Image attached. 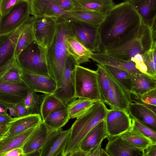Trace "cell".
<instances>
[{
    "mask_svg": "<svg viewBox=\"0 0 156 156\" xmlns=\"http://www.w3.org/2000/svg\"><path fill=\"white\" fill-rule=\"evenodd\" d=\"M142 23L129 0L115 4L98 25V52H105L129 42L137 35Z\"/></svg>",
    "mask_w": 156,
    "mask_h": 156,
    "instance_id": "obj_1",
    "label": "cell"
},
{
    "mask_svg": "<svg viewBox=\"0 0 156 156\" xmlns=\"http://www.w3.org/2000/svg\"><path fill=\"white\" fill-rule=\"evenodd\" d=\"M72 34L68 21L60 17L57 19L55 33L50 45L46 49V57L48 75L56 82L63 73L69 55L66 42L68 34Z\"/></svg>",
    "mask_w": 156,
    "mask_h": 156,
    "instance_id": "obj_2",
    "label": "cell"
},
{
    "mask_svg": "<svg viewBox=\"0 0 156 156\" xmlns=\"http://www.w3.org/2000/svg\"><path fill=\"white\" fill-rule=\"evenodd\" d=\"M108 109L105 103L101 101H98L77 119L70 128L69 136L64 151L65 156L79 148L87 134L105 119Z\"/></svg>",
    "mask_w": 156,
    "mask_h": 156,
    "instance_id": "obj_3",
    "label": "cell"
},
{
    "mask_svg": "<svg viewBox=\"0 0 156 156\" xmlns=\"http://www.w3.org/2000/svg\"><path fill=\"white\" fill-rule=\"evenodd\" d=\"M155 37V30L143 22L135 37L120 47L105 53L119 59L130 61L136 55L143 56L151 49L156 42Z\"/></svg>",
    "mask_w": 156,
    "mask_h": 156,
    "instance_id": "obj_4",
    "label": "cell"
},
{
    "mask_svg": "<svg viewBox=\"0 0 156 156\" xmlns=\"http://www.w3.org/2000/svg\"><path fill=\"white\" fill-rule=\"evenodd\" d=\"M16 59L24 71L33 74L48 75L46 49L35 41L21 51Z\"/></svg>",
    "mask_w": 156,
    "mask_h": 156,
    "instance_id": "obj_5",
    "label": "cell"
},
{
    "mask_svg": "<svg viewBox=\"0 0 156 156\" xmlns=\"http://www.w3.org/2000/svg\"><path fill=\"white\" fill-rule=\"evenodd\" d=\"M75 81L76 98H86L96 102L101 101L96 71L76 65Z\"/></svg>",
    "mask_w": 156,
    "mask_h": 156,
    "instance_id": "obj_6",
    "label": "cell"
},
{
    "mask_svg": "<svg viewBox=\"0 0 156 156\" xmlns=\"http://www.w3.org/2000/svg\"><path fill=\"white\" fill-rule=\"evenodd\" d=\"M76 65L74 59L69 54L65 62L63 73L56 82V87L53 94L65 105H67L76 99L75 69Z\"/></svg>",
    "mask_w": 156,
    "mask_h": 156,
    "instance_id": "obj_7",
    "label": "cell"
},
{
    "mask_svg": "<svg viewBox=\"0 0 156 156\" xmlns=\"http://www.w3.org/2000/svg\"><path fill=\"white\" fill-rule=\"evenodd\" d=\"M34 19V16H30L15 31L7 34L0 35V76L15 61V49L18 37L23 30L32 23Z\"/></svg>",
    "mask_w": 156,
    "mask_h": 156,
    "instance_id": "obj_8",
    "label": "cell"
},
{
    "mask_svg": "<svg viewBox=\"0 0 156 156\" xmlns=\"http://www.w3.org/2000/svg\"><path fill=\"white\" fill-rule=\"evenodd\" d=\"M30 0H19L0 20V35L10 33L19 28L30 17Z\"/></svg>",
    "mask_w": 156,
    "mask_h": 156,
    "instance_id": "obj_9",
    "label": "cell"
},
{
    "mask_svg": "<svg viewBox=\"0 0 156 156\" xmlns=\"http://www.w3.org/2000/svg\"><path fill=\"white\" fill-rule=\"evenodd\" d=\"M67 20L72 35L91 52H98L100 46L98 26Z\"/></svg>",
    "mask_w": 156,
    "mask_h": 156,
    "instance_id": "obj_10",
    "label": "cell"
},
{
    "mask_svg": "<svg viewBox=\"0 0 156 156\" xmlns=\"http://www.w3.org/2000/svg\"><path fill=\"white\" fill-rule=\"evenodd\" d=\"M57 18L46 16H34L32 27L35 41L46 49L54 38Z\"/></svg>",
    "mask_w": 156,
    "mask_h": 156,
    "instance_id": "obj_11",
    "label": "cell"
},
{
    "mask_svg": "<svg viewBox=\"0 0 156 156\" xmlns=\"http://www.w3.org/2000/svg\"><path fill=\"white\" fill-rule=\"evenodd\" d=\"M104 120L108 139L119 136L132 126V118L128 112L123 110L108 109Z\"/></svg>",
    "mask_w": 156,
    "mask_h": 156,
    "instance_id": "obj_12",
    "label": "cell"
},
{
    "mask_svg": "<svg viewBox=\"0 0 156 156\" xmlns=\"http://www.w3.org/2000/svg\"><path fill=\"white\" fill-rule=\"evenodd\" d=\"M31 90L23 80L16 83L0 80V101L13 105L22 103Z\"/></svg>",
    "mask_w": 156,
    "mask_h": 156,
    "instance_id": "obj_13",
    "label": "cell"
},
{
    "mask_svg": "<svg viewBox=\"0 0 156 156\" xmlns=\"http://www.w3.org/2000/svg\"><path fill=\"white\" fill-rule=\"evenodd\" d=\"M107 71L110 80V86L105 103L109 106L111 108L123 110L128 112L129 105L132 101L131 94L125 90Z\"/></svg>",
    "mask_w": 156,
    "mask_h": 156,
    "instance_id": "obj_14",
    "label": "cell"
},
{
    "mask_svg": "<svg viewBox=\"0 0 156 156\" xmlns=\"http://www.w3.org/2000/svg\"><path fill=\"white\" fill-rule=\"evenodd\" d=\"M59 129L51 128L43 121L36 127L22 148L26 154L41 149Z\"/></svg>",
    "mask_w": 156,
    "mask_h": 156,
    "instance_id": "obj_15",
    "label": "cell"
},
{
    "mask_svg": "<svg viewBox=\"0 0 156 156\" xmlns=\"http://www.w3.org/2000/svg\"><path fill=\"white\" fill-rule=\"evenodd\" d=\"M23 80L31 90L44 94H53L56 87V81L48 75L30 73L22 70Z\"/></svg>",
    "mask_w": 156,
    "mask_h": 156,
    "instance_id": "obj_16",
    "label": "cell"
},
{
    "mask_svg": "<svg viewBox=\"0 0 156 156\" xmlns=\"http://www.w3.org/2000/svg\"><path fill=\"white\" fill-rule=\"evenodd\" d=\"M108 140L105 150L110 156H144V150L130 144L120 136Z\"/></svg>",
    "mask_w": 156,
    "mask_h": 156,
    "instance_id": "obj_17",
    "label": "cell"
},
{
    "mask_svg": "<svg viewBox=\"0 0 156 156\" xmlns=\"http://www.w3.org/2000/svg\"><path fill=\"white\" fill-rule=\"evenodd\" d=\"M129 104L128 113L132 118L156 131V113L144 104L135 101Z\"/></svg>",
    "mask_w": 156,
    "mask_h": 156,
    "instance_id": "obj_18",
    "label": "cell"
},
{
    "mask_svg": "<svg viewBox=\"0 0 156 156\" xmlns=\"http://www.w3.org/2000/svg\"><path fill=\"white\" fill-rule=\"evenodd\" d=\"M30 14L35 16L62 17L65 12L54 0H30Z\"/></svg>",
    "mask_w": 156,
    "mask_h": 156,
    "instance_id": "obj_19",
    "label": "cell"
},
{
    "mask_svg": "<svg viewBox=\"0 0 156 156\" xmlns=\"http://www.w3.org/2000/svg\"><path fill=\"white\" fill-rule=\"evenodd\" d=\"M70 131V128L65 130L59 129L42 148L41 156H57L64 151Z\"/></svg>",
    "mask_w": 156,
    "mask_h": 156,
    "instance_id": "obj_20",
    "label": "cell"
},
{
    "mask_svg": "<svg viewBox=\"0 0 156 156\" xmlns=\"http://www.w3.org/2000/svg\"><path fill=\"white\" fill-rule=\"evenodd\" d=\"M42 121L40 115L39 114H30L13 118L9 125L8 131L4 138L12 137L30 128L36 127Z\"/></svg>",
    "mask_w": 156,
    "mask_h": 156,
    "instance_id": "obj_21",
    "label": "cell"
},
{
    "mask_svg": "<svg viewBox=\"0 0 156 156\" xmlns=\"http://www.w3.org/2000/svg\"><path fill=\"white\" fill-rule=\"evenodd\" d=\"M142 22L156 30V0H129Z\"/></svg>",
    "mask_w": 156,
    "mask_h": 156,
    "instance_id": "obj_22",
    "label": "cell"
},
{
    "mask_svg": "<svg viewBox=\"0 0 156 156\" xmlns=\"http://www.w3.org/2000/svg\"><path fill=\"white\" fill-rule=\"evenodd\" d=\"M66 42L69 54L74 59L77 65L90 61L93 52L85 47L73 35L68 34Z\"/></svg>",
    "mask_w": 156,
    "mask_h": 156,
    "instance_id": "obj_23",
    "label": "cell"
},
{
    "mask_svg": "<svg viewBox=\"0 0 156 156\" xmlns=\"http://www.w3.org/2000/svg\"><path fill=\"white\" fill-rule=\"evenodd\" d=\"M108 137L104 120L87 134L81 142L79 148L85 151L90 152Z\"/></svg>",
    "mask_w": 156,
    "mask_h": 156,
    "instance_id": "obj_24",
    "label": "cell"
},
{
    "mask_svg": "<svg viewBox=\"0 0 156 156\" xmlns=\"http://www.w3.org/2000/svg\"><path fill=\"white\" fill-rule=\"evenodd\" d=\"M91 59L102 65L112 66L134 73H142L136 68L135 64L133 62L123 61L105 52L93 53Z\"/></svg>",
    "mask_w": 156,
    "mask_h": 156,
    "instance_id": "obj_25",
    "label": "cell"
},
{
    "mask_svg": "<svg viewBox=\"0 0 156 156\" xmlns=\"http://www.w3.org/2000/svg\"><path fill=\"white\" fill-rule=\"evenodd\" d=\"M155 89L156 78L143 73L133 74L131 94L140 99L144 94Z\"/></svg>",
    "mask_w": 156,
    "mask_h": 156,
    "instance_id": "obj_26",
    "label": "cell"
},
{
    "mask_svg": "<svg viewBox=\"0 0 156 156\" xmlns=\"http://www.w3.org/2000/svg\"><path fill=\"white\" fill-rule=\"evenodd\" d=\"M106 13L97 11L78 9L65 12L62 18L68 20H74L98 26L103 21Z\"/></svg>",
    "mask_w": 156,
    "mask_h": 156,
    "instance_id": "obj_27",
    "label": "cell"
},
{
    "mask_svg": "<svg viewBox=\"0 0 156 156\" xmlns=\"http://www.w3.org/2000/svg\"><path fill=\"white\" fill-rule=\"evenodd\" d=\"M35 128H30L12 137L0 140V154L13 150L22 148Z\"/></svg>",
    "mask_w": 156,
    "mask_h": 156,
    "instance_id": "obj_28",
    "label": "cell"
},
{
    "mask_svg": "<svg viewBox=\"0 0 156 156\" xmlns=\"http://www.w3.org/2000/svg\"><path fill=\"white\" fill-rule=\"evenodd\" d=\"M69 119L67 105H64L52 111L43 122L50 127L58 129Z\"/></svg>",
    "mask_w": 156,
    "mask_h": 156,
    "instance_id": "obj_29",
    "label": "cell"
},
{
    "mask_svg": "<svg viewBox=\"0 0 156 156\" xmlns=\"http://www.w3.org/2000/svg\"><path fill=\"white\" fill-rule=\"evenodd\" d=\"M77 9H85L106 13L115 4L112 0H75Z\"/></svg>",
    "mask_w": 156,
    "mask_h": 156,
    "instance_id": "obj_30",
    "label": "cell"
},
{
    "mask_svg": "<svg viewBox=\"0 0 156 156\" xmlns=\"http://www.w3.org/2000/svg\"><path fill=\"white\" fill-rule=\"evenodd\" d=\"M102 66L124 90L130 94L132 83L133 74L134 73L112 66Z\"/></svg>",
    "mask_w": 156,
    "mask_h": 156,
    "instance_id": "obj_31",
    "label": "cell"
},
{
    "mask_svg": "<svg viewBox=\"0 0 156 156\" xmlns=\"http://www.w3.org/2000/svg\"><path fill=\"white\" fill-rule=\"evenodd\" d=\"M96 102L90 99L81 98L70 102L67 105L70 119L79 118Z\"/></svg>",
    "mask_w": 156,
    "mask_h": 156,
    "instance_id": "obj_32",
    "label": "cell"
},
{
    "mask_svg": "<svg viewBox=\"0 0 156 156\" xmlns=\"http://www.w3.org/2000/svg\"><path fill=\"white\" fill-rule=\"evenodd\" d=\"M119 136L130 144L144 151L149 145L153 143L131 127Z\"/></svg>",
    "mask_w": 156,
    "mask_h": 156,
    "instance_id": "obj_33",
    "label": "cell"
},
{
    "mask_svg": "<svg viewBox=\"0 0 156 156\" xmlns=\"http://www.w3.org/2000/svg\"><path fill=\"white\" fill-rule=\"evenodd\" d=\"M96 65L98 68L96 71L101 100L105 103L110 88V80L104 66L98 64Z\"/></svg>",
    "mask_w": 156,
    "mask_h": 156,
    "instance_id": "obj_34",
    "label": "cell"
},
{
    "mask_svg": "<svg viewBox=\"0 0 156 156\" xmlns=\"http://www.w3.org/2000/svg\"><path fill=\"white\" fill-rule=\"evenodd\" d=\"M64 105L53 94H44L40 105V115L42 121H44L52 111Z\"/></svg>",
    "mask_w": 156,
    "mask_h": 156,
    "instance_id": "obj_35",
    "label": "cell"
},
{
    "mask_svg": "<svg viewBox=\"0 0 156 156\" xmlns=\"http://www.w3.org/2000/svg\"><path fill=\"white\" fill-rule=\"evenodd\" d=\"M44 95L31 90L28 92L22 103L31 115L40 114V105Z\"/></svg>",
    "mask_w": 156,
    "mask_h": 156,
    "instance_id": "obj_36",
    "label": "cell"
},
{
    "mask_svg": "<svg viewBox=\"0 0 156 156\" xmlns=\"http://www.w3.org/2000/svg\"><path fill=\"white\" fill-rule=\"evenodd\" d=\"M32 25V23L26 27L18 37L15 51L16 58L21 51L35 41Z\"/></svg>",
    "mask_w": 156,
    "mask_h": 156,
    "instance_id": "obj_37",
    "label": "cell"
},
{
    "mask_svg": "<svg viewBox=\"0 0 156 156\" xmlns=\"http://www.w3.org/2000/svg\"><path fill=\"white\" fill-rule=\"evenodd\" d=\"M22 72V69L16 59L10 67L0 76V80L10 83L20 82L23 81Z\"/></svg>",
    "mask_w": 156,
    "mask_h": 156,
    "instance_id": "obj_38",
    "label": "cell"
},
{
    "mask_svg": "<svg viewBox=\"0 0 156 156\" xmlns=\"http://www.w3.org/2000/svg\"><path fill=\"white\" fill-rule=\"evenodd\" d=\"M132 128L150 140L153 143H156V131L141 124L132 118Z\"/></svg>",
    "mask_w": 156,
    "mask_h": 156,
    "instance_id": "obj_39",
    "label": "cell"
},
{
    "mask_svg": "<svg viewBox=\"0 0 156 156\" xmlns=\"http://www.w3.org/2000/svg\"><path fill=\"white\" fill-rule=\"evenodd\" d=\"M152 47L143 56L144 63L147 68L146 74L151 77L156 78V63L154 62L153 58Z\"/></svg>",
    "mask_w": 156,
    "mask_h": 156,
    "instance_id": "obj_40",
    "label": "cell"
},
{
    "mask_svg": "<svg viewBox=\"0 0 156 156\" xmlns=\"http://www.w3.org/2000/svg\"><path fill=\"white\" fill-rule=\"evenodd\" d=\"M140 99L142 103L156 113V89L144 94L141 96Z\"/></svg>",
    "mask_w": 156,
    "mask_h": 156,
    "instance_id": "obj_41",
    "label": "cell"
},
{
    "mask_svg": "<svg viewBox=\"0 0 156 156\" xmlns=\"http://www.w3.org/2000/svg\"><path fill=\"white\" fill-rule=\"evenodd\" d=\"M57 5L64 12H69L77 9L75 0H54Z\"/></svg>",
    "mask_w": 156,
    "mask_h": 156,
    "instance_id": "obj_42",
    "label": "cell"
},
{
    "mask_svg": "<svg viewBox=\"0 0 156 156\" xmlns=\"http://www.w3.org/2000/svg\"><path fill=\"white\" fill-rule=\"evenodd\" d=\"M131 61L135 63L136 68L140 72L146 74L147 68L142 55L139 54L136 55L132 58Z\"/></svg>",
    "mask_w": 156,
    "mask_h": 156,
    "instance_id": "obj_43",
    "label": "cell"
},
{
    "mask_svg": "<svg viewBox=\"0 0 156 156\" xmlns=\"http://www.w3.org/2000/svg\"><path fill=\"white\" fill-rule=\"evenodd\" d=\"M19 0H1L2 16L7 14L18 2Z\"/></svg>",
    "mask_w": 156,
    "mask_h": 156,
    "instance_id": "obj_44",
    "label": "cell"
},
{
    "mask_svg": "<svg viewBox=\"0 0 156 156\" xmlns=\"http://www.w3.org/2000/svg\"><path fill=\"white\" fill-rule=\"evenodd\" d=\"M17 117H20L30 115L28 110L22 103L14 105Z\"/></svg>",
    "mask_w": 156,
    "mask_h": 156,
    "instance_id": "obj_45",
    "label": "cell"
},
{
    "mask_svg": "<svg viewBox=\"0 0 156 156\" xmlns=\"http://www.w3.org/2000/svg\"><path fill=\"white\" fill-rule=\"evenodd\" d=\"M144 156H156V143H152L144 150Z\"/></svg>",
    "mask_w": 156,
    "mask_h": 156,
    "instance_id": "obj_46",
    "label": "cell"
},
{
    "mask_svg": "<svg viewBox=\"0 0 156 156\" xmlns=\"http://www.w3.org/2000/svg\"><path fill=\"white\" fill-rule=\"evenodd\" d=\"M0 156H26V154H24L22 148H19L0 154Z\"/></svg>",
    "mask_w": 156,
    "mask_h": 156,
    "instance_id": "obj_47",
    "label": "cell"
},
{
    "mask_svg": "<svg viewBox=\"0 0 156 156\" xmlns=\"http://www.w3.org/2000/svg\"><path fill=\"white\" fill-rule=\"evenodd\" d=\"M13 118L8 113L0 114V124L9 126Z\"/></svg>",
    "mask_w": 156,
    "mask_h": 156,
    "instance_id": "obj_48",
    "label": "cell"
},
{
    "mask_svg": "<svg viewBox=\"0 0 156 156\" xmlns=\"http://www.w3.org/2000/svg\"><path fill=\"white\" fill-rule=\"evenodd\" d=\"M90 152L85 151L79 148L70 152L66 156H89Z\"/></svg>",
    "mask_w": 156,
    "mask_h": 156,
    "instance_id": "obj_49",
    "label": "cell"
},
{
    "mask_svg": "<svg viewBox=\"0 0 156 156\" xmlns=\"http://www.w3.org/2000/svg\"><path fill=\"white\" fill-rule=\"evenodd\" d=\"M9 129V126L0 124V140L3 139Z\"/></svg>",
    "mask_w": 156,
    "mask_h": 156,
    "instance_id": "obj_50",
    "label": "cell"
},
{
    "mask_svg": "<svg viewBox=\"0 0 156 156\" xmlns=\"http://www.w3.org/2000/svg\"><path fill=\"white\" fill-rule=\"evenodd\" d=\"M102 142H101L97 147L90 152L89 156H99Z\"/></svg>",
    "mask_w": 156,
    "mask_h": 156,
    "instance_id": "obj_51",
    "label": "cell"
},
{
    "mask_svg": "<svg viewBox=\"0 0 156 156\" xmlns=\"http://www.w3.org/2000/svg\"><path fill=\"white\" fill-rule=\"evenodd\" d=\"M7 107L9 115L13 118H17V116L14 105L7 104Z\"/></svg>",
    "mask_w": 156,
    "mask_h": 156,
    "instance_id": "obj_52",
    "label": "cell"
},
{
    "mask_svg": "<svg viewBox=\"0 0 156 156\" xmlns=\"http://www.w3.org/2000/svg\"><path fill=\"white\" fill-rule=\"evenodd\" d=\"M8 111L7 104L0 101V114L7 113Z\"/></svg>",
    "mask_w": 156,
    "mask_h": 156,
    "instance_id": "obj_53",
    "label": "cell"
},
{
    "mask_svg": "<svg viewBox=\"0 0 156 156\" xmlns=\"http://www.w3.org/2000/svg\"><path fill=\"white\" fill-rule=\"evenodd\" d=\"M41 149L26 154V156H41Z\"/></svg>",
    "mask_w": 156,
    "mask_h": 156,
    "instance_id": "obj_54",
    "label": "cell"
},
{
    "mask_svg": "<svg viewBox=\"0 0 156 156\" xmlns=\"http://www.w3.org/2000/svg\"><path fill=\"white\" fill-rule=\"evenodd\" d=\"M99 156H110L103 149L101 148Z\"/></svg>",
    "mask_w": 156,
    "mask_h": 156,
    "instance_id": "obj_55",
    "label": "cell"
},
{
    "mask_svg": "<svg viewBox=\"0 0 156 156\" xmlns=\"http://www.w3.org/2000/svg\"><path fill=\"white\" fill-rule=\"evenodd\" d=\"M57 156H65L64 155V151H63L60 152Z\"/></svg>",
    "mask_w": 156,
    "mask_h": 156,
    "instance_id": "obj_56",
    "label": "cell"
},
{
    "mask_svg": "<svg viewBox=\"0 0 156 156\" xmlns=\"http://www.w3.org/2000/svg\"><path fill=\"white\" fill-rule=\"evenodd\" d=\"M1 0H0V20L2 16V13H1Z\"/></svg>",
    "mask_w": 156,
    "mask_h": 156,
    "instance_id": "obj_57",
    "label": "cell"
}]
</instances>
